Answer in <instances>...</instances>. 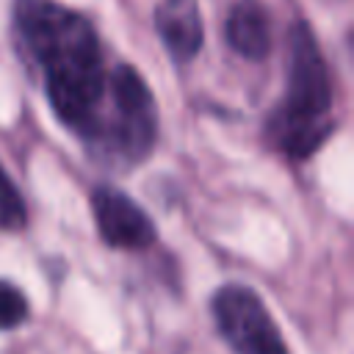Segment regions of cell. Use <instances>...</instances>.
<instances>
[{
  "label": "cell",
  "mask_w": 354,
  "mask_h": 354,
  "mask_svg": "<svg viewBox=\"0 0 354 354\" xmlns=\"http://www.w3.org/2000/svg\"><path fill=\"white\" fill-rule=\"evenodd\" d=\"M218 335L235 354H290L268 307L249 285H224L210 299Z\"/></svg>",
  "instance_id": "4"
},
{
  "label": "cell",
  "mask_w": 354,
  "mask_h": 354,
  "mask_svg": "<svg viewBox=\"0 0 354 354\" xmlns=\"http://www.w3.org/2000/svg\"><path fill=\"white\" fill-rule=\"evenodd\" d=\"M335 130L332 119V77L324 53L307 22L288 28L285 94L271 108L263 136L271 149L290 160L310 158Z\"/></svg>",
  "instance_id": "2"
},
{
  "label": "cell",
  "mask_w": 354,
  "mask_h": 354,
  "mask_svg": "<svg viewBox=\"0 0 354 354\" xmlns=\"http://www.w3.org/2000/svg\"><path fill=\"white\" fill-rule=\"evenodd\" d=\"M224 39L232 53L263 61L271 53V19L260 0H235L224 19Z\"/></svg>",
  "instance_id": "7"
},
{
  "label": "cell",
  "mask_w": 354,
  "mask_h": 354,
  "mask_svg": "<svg viewBox=\"0 0 354 354\" xmlns=\"http://www.w3.org/2000/svg\"><path fill=\"white\" fill-rule=\"evenodd\" d=\"M11 28L19 55L41 75L53 113L86 144L108 94V66L94 25L58 0H14Z\"/></svg>",
  "instance_id": "1"
},
{
  "label": "cell",
  "mask_w": 354,
  "mask_h": 354,
  "mask_svg": "<svg viewBox=\"0 0 354 354\" xmlns=\"http://www.w3.org/2000/svg\"><path fill=\"white\" fill-rule=\"evenodd\" d=\"M158 141V105L141 77L130 64H116L108 69V94L100 111L97 127L86 141V149L116 169H130L147 160Z\"/></svg>",
  "instance_id": "3"
},
{
  "label": "cell",
  "mask_w": 354,
  "mask_h": 354,
  "mask_svg": "<svg viewBox=\"0 0 354 354\" xmlns=\"http://www.w3.org/2000/svg\"><path fill=\"white\" fill-rule=\"evenodd\" d=\"M91 207L100 238L113 249H147L155 243L158 230L147 210L113 185H97L91 191Z\"/></svg>",
  "instance_id": "5"
},
{
  "label": "cell",
  "mask_w": 354,
  "mask_h": 354,
  "mask_svg": "<svg viewBox=\"0 0 354 354\" xmlns=\"http://www.w3.org/2000/svg\"><path fill=\"white\" fill-rule=\"evenodd\" d=\"M152 22L174 64H191L199 55L205 28L196 0H160Z\"/></svg>",
  "instance_id": "6"
},
{
  "label": "cell",
  "mask_w": 354,
  "mask_h": 354,
  "mask_svg": "<svg viewBox=\"0 0 354 354\" xmlns=\"http://www.w3.org/2000/svg\"><path fill=\"white\" fill-rule=\"evenodd\" d=\"M30 315L28 296L8 279H0V332H11L22 326Z\"/></svg>",
  "instance_id": "9"
},
{
  "label": "cell",
  "mask_w": 354,
  "mask_h": 354,
  "mask_svg": "<svg viewBox=\"0 0 354 354\" xmlns=\"http://www.w3.org/2000/svg\"><path fill=\"white\" fill-rule=\"evenodd\" d=\"M28 224V207L25 199L19 194V188L14 185V180L8 177V171L0 163V227L3 230H22Z\"/></svg>",
  "instance_id": "8"
}]
</instances>
